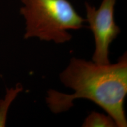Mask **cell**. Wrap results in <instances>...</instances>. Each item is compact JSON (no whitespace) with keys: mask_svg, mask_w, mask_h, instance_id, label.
Segmentation results:
<instances>
[{"mask_svg":"<svg viewBox=\"0 0 127 127\" xmlns=\"http://www.w3.org/2000/svg\"><path fill=\"white\" fill-rule=\"evenodd\" d=\"M59 77L61 83L74 93L48 90L45 102L52 112H66L74 106L75 100L85 99L104 109L117 127L127 126L124 107L127 94V52L117 63L107 65L72 57Z\"/></svg>","mask_w":127,"mask_h":127,"instance_id":"obj_1","label":"cell"},{"mask_svg":"<svg viewBox=\"0 0 127 127\" xmlns=\"http://www.w3.org/2000/svg\"><path fill=\"white\" fill-rule=\"evenodd\" d=\"M25 21L24 38L60 44L72 39L70 30L84 27L85 19L68 0H21Z\"/></svg>","mask_w":127,"mask_h":127,"instance_id":"obj_2","label":"cell"},{"mask_svg":"<svg viewBox=\"0 0 127 127\" xmlns=\"http://www.w3.org/2000/svg\"><path fill=\"white\" fill-rule=\"evenodd\" d=\"M116 2L117 0H102L98 8L85 3V20L88 23L95 41L92 61L97 64H110L109 46L121 32L114 18Z\"/></svg>","mask_w":127,"mask_h":127,"instance_id":"obj_3","label":"cell"},{"mask_svg":"<svg viewBox=\"0 0 127 127\" xmlns=\"http://www.w3.org/2000/svg\"><path fill=\"white\" fill-rule=\"evenodd\" d=\"M23 90V87L20 83L17 84L14 88L12 87L7 89V93L4 98L0 100V127L5 126L8 112L10 105Z\"/></svg>","mask_w":127,"mask_h":127,"instance_id":"obj_4","label":"cell"},{"mask_svg":"<svg viewBox=\"0 0 127 127\" xmlns=\"http://www.w3.org/2000/svg\"><path fill=\"white\" fill-rule=\"evenodd\" d=\"M82 126L83 127H115L117 125L110 116L93 111L87 116Z\"/></svg>","mask_w":127,"mask_h":127,"instance_id":"obj_5","label":"cell"}]
</instances>
